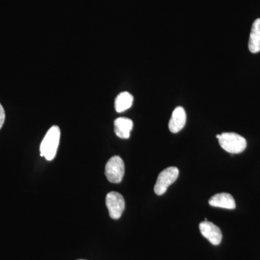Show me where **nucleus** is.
<instances>
[{
  "label": "nucleus",
  "mask_w": 260,
  "mask_h": 260,
  "mask_svg": "<svg viewBox=\"0 0 260 260\" xmlns=\"http://www.w3.org/2000/svg\"><path fill=\"white\" fill-rule=\"evenodd\" d=\"M249 49L254 54L260 51V18L256 19L251 27L249 36Z\"/></svg>",
  "instance_id": "nucleus-10"
},
{
  "label": "nucleus",
  "mask_w": 260,
  "mask_h": 260,
  "mask_svg": "<svg viewBox=\"0 0 260 260\" xmlns=\"http://www.w3.org/2000/svg\"><path fill=\"white\" fill-rule=\"evenodd\" d=\"M78 260H85V259H78Z\"/></svg>",
  "instance_id": "nucleus-13"
},
{
  "label": "nucleus",
  "mask_w": 260,
  "mask_h": 260,
  "mask_svg": "<svg viewBox=\"0 0 260 260\" xmlns=\"http://www.w3.org/2000/svg\"><path fill=\"white\" fill-rule=\"evenodd\" d=\"M186 114L184 108L178 107L172 112V117L169 123V130L172 133H177L185 126Z\"/></svg>",
  "instance_id": "nucleus-7"
},
{
  "label": "nucleus",
  "mask_w": 260,
  "mask_h": 260,
  "mask_svg": "<svg viewBox=\"0 0 260 260\" xmlns=\"http://www.w3.org/2000/svg\"><path fill=\"white\" fill-rule=\"evenodd\" d=\"M133 129V121L125 117H119L114 120V132L116 136L128 139Z\"/></svg>",
  "instance_id": "nucleus-9"
},
{
  "label": "nucleus",
  "mask_w": 260,
  "mask_h": 260,
  "mask_svg": "<svg viewBox=\"0 0 260 260\" xmlns=\"http://www.w3.org/2000/svg\"><path fill=\"white\" fill-rule=\"evenodd\" d=\"M105 174L111 183H120L124 175V162L122 159L117 155L109 159L106 165Z\"/></svg>",
  "instance_id": "nucleus-4"
},
{
  "label": "nucleus",
  "mask_w": 260,
  "mask_h": 260,
  "mask_svg": "<svg viewBox=\"0 0 260 260\" xmlns=\"http://www.w3.org/2000/svg\"><path fill=\"white\" fill-rule=\"evenodd\" d=\"M202 235L213 245H219L222 241V233L215 224L209 221H203L200 224Z\"/></svg>",
  "instance_id": "nucleus-6"
},
{
  "label": "nucleus",
  "mask_w": 260,
  "mask_h": 260,
  "mask_svg": "<svg viewBox=\"0 0 260 260\" xmlns=\"http://www.w3.org/2000/svg\"><path fill=\"white\" fill-rule=\"evenodd\" d=\"M133 95L129 92H122L117 95L115 99V109L118 113L124 112L133 106Z\"/></svg>",
  "instance_id": "nucleus-11"
},
{
  "label": "nucleus",
  "mask_w": 260,
  "mask_h": 260,
  "mask_svg": "<svg viewBox=\"0 0 260 260\" xmlns=\"http://www.w3.org/2000/svg\"><path fill=\"white\" fill-rule=\"evenodd\" d=\"M106 205L109 210L111 218L117 220L121 216L124 208H125V201L122 195L116 191H111L108 193L106 198Z\"/></svg>",
  "instance_id": "nucleus-5"
},
{
  "label": "nucleus",
  "mask_w": 260,
  "mask_h": 260,
  "mask_svg": "<svg viewBox=\"0 0 260 260\" xmlns=\"http://www.w3.org/2000/svg\"><path fill=\"white\" fill-rule=\"evenodd\" d=\"M5 120V112L4 108H3L2 104H0V129L3 127V124H4Z\"/></svg>",
  "instance_id": "nucleus-12"
},
{
  "label": "nucleus",
  "mask_w": 260,
  "mask_h": 260,
  "mask_svg": "<svg viewBox=\"0 0 260 260\" xmlns=\"http://www.w3.org/2000/svg\"><path fill=\"white\" fill-rule=\"evenodd\" d=\"M209 204L215 208L234 210L236 208L235 200L232 195L228 193H219L214 195L209 200Z\"/></svg>",
  "instance_id": "nucleus-8"
},
{
  "label": "nucleus",
  "mask_w": 260,
  "mask_h": 260,
  "mask_svg": "<svg viewBox=\"0 0 260 260\" xmlns=\"http://www.w3.org/2000/svg\"><path fill=\"white\" fill-rule=\"evenodd\" d=\"M179 171L177 167H171L164 169L158 175V179L154 186V191L157 195H162L168 188L175 182L179 177Z\"/></svg>",
  "instance_id": "nucleus-3"
},
{
  "label": "nucleus",
  "mask_w": 260,
  "mask_h": 260,
  "mask_svg": "<svg viewBox=\"0 0 260 260\" xmlns=\"http://www.w3.org/2000/svg\"><path fill=\"white\" fill-rule=\"evenodd\" d=\"M60 140V129L59 126H51L44 136L40 145L41 156L47 160H52L55 158Z\"/></svg>",
  "instance_id": "nucleus-1"
},
{
  "label": "nucleus",
  "mask_w": 260,
  "mask_h": 260,
  "mask_svg": "<svg viewBox=\"0 0 260 260\" xmlns=\"http://www.w3.org/2000/svg\"><path fill=\"white\" fill-rule=\"evenodd\" d=\"M221 148L228 153L238 154L242 153L246 148V140L241 135L234 133H223L217 135Z\"/></svg>",
  "instance_id": "nucleus-2"
}]
</instances>
